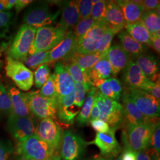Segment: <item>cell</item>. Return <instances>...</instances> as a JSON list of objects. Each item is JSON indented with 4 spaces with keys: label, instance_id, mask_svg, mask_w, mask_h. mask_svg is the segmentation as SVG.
<instances>
[{
    "label": "cell",
    "instance_id": "obj_1",
    "mask_svg": "<svg viewBox=\"0 0 160 160\" xmlns=\"http://www.w3.org/2000/svg\"><path fill=\"white\" fill-rule=\"evenodd\" d=\"M157 120H149L137 125H125L122 140L124 148L139 152L145 151L151 145L154 123Z\"/></svg>",
    "mask_w": 160,
    "mask_h": 160
},
{
    "label": "cell",
    "instance_id": "obj_2",
    "mask_svg": "<svg viewBox=\"0 0 160 160\" xmlns=\"http://www.w3.org/2000/svg\"><path fill=\"white\" fill-rule=\"evenodd\" d=\"M68 32L67 29L59 24L56 27L47 26L38 28L28 56L39 52L51 51L63 40Z\"/></svg>",
    "mask_w": 160,
    "mask_h": 160
},
{
    "label": "cell",
    "instance_id": "obj_3",
    "mask_svg": "<svg viewBox=\"0 0 160 160\" xmlns=\"http://www.w3.org/2000/svg\"><path fill=\"white\" fill-rule=\"evenodd\" d=\"M94 102L100 111L99 119L108 124L110 129L116 131L123 126L124 115L122 104L106 97L97 90Z\"/></svg>",
    "mask_w": 160,
    "mask_h": 160
},
{
    "label": "cell",
    "instance_id": "obj_4",
    "mask_svg": "<svg viewBox=\"0 0 160 160\" xmlns=\"http://www.w3.org/2000/svg\"><path fill=\"white\" fill-rule=\"evenodd\" d=\"M36 29L28 24H23L7 51V57L23 62L28 57L29 50L33 43Z\"/></svg>",
    "mask_w": 160,
    "mask_h": 160
},
{
    "label": "cell",
    "instance_id": "obj_5",
    "mask_svg": "<svg viewBox=\"0 0 160 160\" xmlns=\"http://www.w3.org/2000/svg\"><path fill=\"white\" fill-rule=\"evenodd\" d=\"M17 152L19 154L31 160H50L54 155L55 150L36 134L25 141L18 142Z\"/></svg>",
    "mask_w": 160,
    "mask_h": 160
},
{
    "label": "cell",
    "instance_id": "obj_6",
    "mask_svg": "<svg viewBox=\"0 0 160 160\" xmlns=\"http://www.w3.org/2000/svg\"><path fill=\"white\" fill-rule=\"evenodd\" d=\"M30 112L38 119H55L58 109L57 99L43 97L39 92L24 93Z\"/></svg>",
    "mask_w": 160,
    "mask_h": 160
},
{
    "label": "cell",
    "instance_id": "obj_7",
    "mask_svg": "<svg viewBox=\"0 0 160 160\" xmlns=\"http://www.w3.org/2000/svg\"><path fill=\"white\" fill-rule=\"evenodd\" d=\"M108 28L105 20L97 22L82 38L77 40L75 53L83 55L96 52Z\"/></svg>",
    "mask_w": 160,
    "mask_h": 160
},
{
    "label": "cell",
    "instance_id": "obj_8",
    "mask_svg": "<svg viewBox=\"0 0 160 160\" xmlns=\"http://www.w3.org/2000/svg\"><path fill=\"white\" fill-rule=\"evenodd\" d=\"M6 75L11 78L19 89L29 91L34 83L33 72L20 61L7 58Z\"/></svg>",
    "mask_w": 160,
    "mask_h": 160
},
{
    "label": "cell",
    "instance_id": "obj_9",
    "mask_svg": "<svg viewBox=\"0 0 160 160\" xmlns=\"http://www.w3.org/2000/svg\"><path fill=\"white\" fill-rule=\"evenodd\" d=\"M60 13V10L52 12L46 3L40 4L29 8L24 15L23 22L24 24L38 29L55 23Z\"/></svg>",
    "mask_w": 160,
    "mask_h": 160
},
{
    "label": "cell",
    "instance_id": "obj_10",
    "mask_svg": "<svg viewBox=\"0 0 160 160\" xmlns=\"http://www.w3.org/2000/svg\"><path fill=\"white\" fill-rule=\"evenodd\" d=\"M130 97L141 113L148 120H157L160 116V100L141 90L128 89Z\"/></svg>",
    "mask_w": 160,
    "mask_h": 160
},
{
    "label": "cell",
    "instance_id": "obj_11",
    "mask_svg": "<svg viewBox=\"0 0 160 160\" xmlns=\"http://www.w3.org/2000/svg\"><path fill=\"white\" fill-rule=\"evenodd\" d=\"M88 142L72 130L63 132L61 157L63 160H78L83 155Z\"/></svg>",
    "mask_w": 160,
    "mask_h": 160
},
{
    "label": "cell",
    "instance_id": "obj_12",
    "mask_svg": "<svg viewBox=\"0 0 160 160\" xmlns=\"http://www.w3.org/2000/svg\"><path fill=\"white\" fill-rule=\"evenodd\" d=\"M8 131L18 142L35 134L36 127L32 117H18L10 114L7 122Z\"/></svg>",
    "mask_w": 160,
    "mask_h": 160
},
{
    "label": "cell",
    "instance_id": "obj_13",
    "mask_svg": "<svg viewBox=\"0 0 160 160\" xmlns=\"http://www.w3.org/2000/svg\"><path fill=\"white\" fill-rule=\"evenodd\" d=\"M63 131L51 118L43 119L36 128V133L40 139L50 145L55 151L59 148L62 142Z\"/></svg>",
    "mask_w": 160,
    "mask_h": 160
},
{
    "label": "cell",
    "instance_id": "obj_14",
    "mask_svg": "<svg viewBox=\"0 0 160 160\" xmlns=\"http://www.w3.org/2000/svg\"><path fill=\"white\" fill-rule=\"evenodd\" d=\"M116 131L113 129L105 133H97L94 139L88 142V145L97 146L101 154L109 157H113L120 153L121 147L115 137Z\"/></svg>",
    "mask_w": 160,
    "mask_h": 160
},
{
    "label": "cell",
    "instance_id": "obj_15",
    "mask_svg": "<svg viewBox=\"0 0 160 160\" xmlns=\"http://www.w3.org/2000/svg\"><path fill=\"white\" fill-rule=\"evenodd\" d=\"M77 39L73 31L69 30L65 38L49 53L48 63L60 59L67 60L71 57L76 50Z\"/></svg>",
    "mask_w": 160,
    "mask_h": 160
},
{
    "label": "cell",
    "instance_id": "obj_16",
    "mask_svg": "<svg viewBox=\"0 0 160 160\" xmlns=\"http://www.w3.org/2000/svg\"><path fill=\"white\" fill-rule=\"evenodd\" d=\"M122 80L124 86L127 89L142 90L149 80L134 61L131 59L123 70Z\"/></svg>",
    "mask_w": 160,
    "mask_h": 160
},
{
    "label": "cell",
    "instance_id": "obj_17",
    "mask_svg": "<svg viewBox=\"0 0 160 160\" xmlns=\"http://www.w3.org/2000/svg\"><path fill=\"white\" fill-rule=\"evenodd\" d=\"M122 107L124 115L125 125H137L149 121L138 110L132 101L128 89L125 88L122 92Z\"/></svg>",
    "mask_w": 160,
    "mask_h": 160
},
{
    "label": "cell",
    "instance_id": "obj_18",
    "mask_svg": "<svg viewBox=\"0 0 160 160\" xmlns=\"http://www.w3.org/2000/svg\"><path fill=\"white\" fill-rule=\"evenodd\" d=\"M57 116L59 121L65 125H72L75 117L79 113L80 108L74 104V92L67 96L58 98Z\"/></svg>",
    "mask_w": 160,
    "mask_h": 160
},
{
    "label": "cell",
    "instance_id": "obj_19",
    "mask_svg": "<svg viewBox=\"0 0 160 160\" xmlns=\"http://www.w3.org/2000/svg\"><path fill=\"white\" fill-rule=\"evenodd\" d=\"M54 74L56 78L58 98L67 96L74 92L75 82L62 62H58L55 64Z\"/></svg>",
    "mask_w": 160,
    "mask_h": 160
},
{
    "label": "cell",
    "instance_id": "obj_20",
    "mask_svg": "<svg viewBox=\"0 0 160 160\" xmlns=\"http://www.w3.org/2000/svg\"><path fill=\"white\" fill-rule=\"evenodd\" d=\"M106 57L112 67V74L116 77L123 70L131 59V55L120 45L114 44L106 53Z\"/></svg>",
    "mask_w": 160,
    "mask_h": 160
},
{
    "label": "cell",
    "instance_id": "obj_21",
    "mask_svg": "<svg viewBox=\"0 0 160 160\" xmlns=\"http://www.w3.org/2000/svg\"><path fill=\"white\" fill-rule=\"evenodd\" d=\"M132 60L137 63L149 80L154 82L160 81L158 64L154 55L144 52Z\"/></svg>",
    "mask_w": 160,
    "mask_h": 160
},
{
    "label": "cell",
    "instance_id": "obj_22",
    "mask_svg": "<svg viewBox=\"0 0 160 160\" xmlns=\"http://www.w3.org/2000/svg\"><path fill=\"white\" fill-rule=\"evenodd\" d=\"M105 21L116 34L125 28L126 23L120 7L115 1H107Z\"/></svg>",
    "mask_w": 160,
    "mask_h": 160
},
{
    "label": "cell",
    "instance_id": "obj_23",
    "mask_svg": "<svg viewBox=\"0 0 160 160\" xmlns=\"http://www.w3.org/2000/svg\"><path fill=\"white\" fill-rule=\"evenodd\" d=\"M62 16L59 25L71 30L80 20L78 1H65L62 3Z\"/></svg>",
    "mask_w": 160,
    "mask_h": 160
},
{
    "label": "cell",
    "instance_id": "obj_24",
    "mask_svg": "<svg viewBox=\"0 0 160 160\" xmlns=\"http://www.w3.org/2000/svg\"><path fill=\"white\" fill-rule=\"evenodd\" d=\"M7 91L12 102V114L18 117H32L24 93L14 86L9 87Z\"/></svg>",
    "mask_w": 160,
    "mask_h": 160
},
{
    "label": "cell",
    "instance_id": "obj_25",
    "mask_svg": "<svg viewBox=\"0 0 160 160\" xmlns=\"http://www.w3.org/2000/svg\"><path fill=\"white\" fill-rule=\"evenodd\" d=\"M122 10L126 24H134L140 21L141 17L145 10L141 3L135 2L133 0L115 1Z\"/></svg>",
    "mask_w": 160,
    "mask_h": 160
},
{
    "label": "cell",
    "instance_id": "obj_26",
    "mask_svg": "<svg viewBox=\"0 0 160 160\" xmlns=\"http://www.w3.org/2000/svg\"><path fill=\"white\" fill-rule=\"evenodd\" d=\"M112 74V67L106 55L97 62L88 73L92 85L97 88Z\"/></svg>",
    "mask_w": 160,
    "mask_h": 160
},
{
    "label": "cell",
    "instance_id": "obj_27",
    "mask_svg": "<svg viewBox=\"0 0 160 160\" xmlns=\"http://www.w3.org/2000/svg\"><path fill=\"white\" fill-rule=\"evenodd\" d=\"M118 38L121 43V46L131 57V59L137 57L146 51L148 47L142 45L132 38L126 30H122L118 33Z\"/></svg>",
    "mask_w": 160,
    "mask_h": 160
},
{
    "label": "cell",
    "instance_id": "obj_28",
    "mask_svg": "<svg viewBox=\"0 0 160 160\" xmlns=\"http://www.w3.org/2000/svg\"><path fill=\"white\" fill-rule=\"evenodd\" d=\"M104 56L106 55H103L97 52L83 55L75 53L68 59L64 61L74 62L80 67L82 71L88 74L93 67Z\"/></svg>",
    "mask_w": 160,
    "mask_h": 160
},
{
    "label": "cell",
    "instance_id": "obj_29",
    "mask_svg": "<svg viewBox=\"0 0 160 160\" xmlns=\"http://www.w3.org/2000/svg\"><path fill=\"white\" fill-rule=\"evenodd\" d=\"M126 31L138 42L147 46H151V36L147 29L140 21L134 24H126Z\"/></svg>",
    "mask_w": 160,
    "mask_h": 160
},
{
    "label": "cell",
    "instance_id": "obj_30",
    "mask_svg": "<svg viewBox=\"0 0 160 160\" xmlns=\"http://www.w3.org/2000/svg\"><path fill=\"white\" fill-rule=\"evenodd\" d=\"M65 62L62 63L75 83L82 84L87 92L94 87L88 74L82 71L76 63L69 61H65Z\"/></svg>",
    "mask_w": 160,
    "mask_h": 160
},
{
    "label": "cell",
    "instance_id": "obj_31",
    "mask_svg": "<svg viewBox=\"0 0 160 160\" xmlns=\"http://www.w3.org/2000/svg\"><path fill=\"white\" fill-rule=\"evenodd\" d=\"M97 90V88L92 87L87 92V96L86 97L82 106V109L80 110L79 114L76 119L77 122L81 126L87 125L89 122L90 114L92 111L94 98Z\"/></svg>",
    "mask_w": 160,
    "mask_h": 160
},
{
    "label": "cell",
    "instance_id": "obj_32",
    "mask_svg": "<svg viewBox=\"0 0 160 160\" xmlns=\"http://www.w3.org/2000/svg\"><path fill=\"white\" fill-rule=\"evenodd\" d=\"M140 22L143 24L151 34L160 36V18L154 11L145 10Z\"/></svg>",
    "mask_w": 160,
    "mask_h": 160
},
{
    "label": "cell",
    "instance_id": "obj_33",
    "mask_svg": "<svg viewBox=\"0 0 160 160\" xmlns=\"http://www.w3.org/2000/svg\"><path fill=\"white\" fill-rule=\"evenodd\" d=\"M50 51L39 52L32 55H29L23 62L29 68L35 69L43 64L48 63V58Z\"/></svg>",
    "mask_w": 160,
    "mask_h": 160
},
{
    "label": "cell",
    "instance_id": "obj_34",
    "mask_svg": "<svg viewBox=\"0 0 160 160\" xmlns=\"http://www.w3.org/2000/svg\"><path fill=\"white\" fill-rule=\"evenodd\" d=\"M39 92L43 97L52 99H58L56 78L54 73L50 75L44 85L40 88Z\"/></svg>",
    "mask_w": 160,
    "mask_h": 160
},
{
    "label": "cell",
    "instance_id": "obj_35",
    "mask_svg": "<svg viewBox=\"0 0 160 160\" xmlns=\"http://www.w3.org/2000/svg\"><path fill=\"white\" fill-rule=\"evenodd\" d=\"M50 68L47 64H43L39 66L34 72V81L35 86L40 88L48 80L50 77Z\"/></svg>",
    "mask_w": 160,
    "mask_h": 160
},
{
    "label": "cell",
    "instance_id": "obj_36",
    "mask_svg": "<svg viewBox=\"0 0 160 160\" xmlns=\"http://www.w3.org/2000/svg\"><path fill=\"white\" fill-rule=\"evenodd\" d=\"M96 23L92 17L80 20L74 28V33L77 40L82 38L86 33Z\"/></svg>",
    "mask_w": 160,
    "mask_h": 160
},
{
    "label": "cell",
    "instance_id": "obj_37",
    "mask_svg": "<svg viewBox=\"0 0 160 160\" xmlns=\"http://www.w3.org/2000/svg\"><path fill=\"white\" fill-rule=\"evenodd\" d=\"M0 112L5 114H11L12 106L10 97L7 90L0 82Z\"/></svg>",
    "mask_w": 160,
    "mask_h": 160
},
{
    "label": "cell",
    "instance_id": "obj_38",
    "mask_svg": "<svg viewBox=\"0 0 160 160\" xmlns=\"http://www.w3.org/2000/svg\"><path fill=\"white\" fill-rule=\"evenodd\" d=\"M106 2L107 1L98 0L97 2L93 4L91 17L95 22H97L105 20Z\"/></svg>",
    "mask_w": 160,
    "mask_h": 160
},
{
    "label": "cell",
    "instance_id": "obj_39",
    "mask_svg": "<svg viewBox=\"0 0 160 160\" xmlns=\"http://www.w3.org/2000/svg\"><path fill=\"white\" fill-rule=\"evenodd\" d=\"M115 34L116 33L112 29H110L109 27L108 28L103 35L102 43L98 49L97 52L102 54L103 55H106L107 52L111 47V43Z\"/></svg>",
    "mask_w": 160,
    "mask_h": 160
},
{
    "label": "cell",
    "instance_id": "obj_40",
    "mask_svg": "<svg viewBox=\"0 0 160 160\" xmlns=\"http://www.w3.org/2000/svg\"><path fill=\"white\" fill-rule=\"evenodd\" d=\"M151 144L154 148V153L160 155V121L157 120L154 123L153 131L151 137Z\"/></svg>",
    "mask_w": 160,
    "mask_h": 160
},
{
    "label": "cell",
    "instance_id": "obj_41",
    "mask_svg": "<svg viewBox=\"0 0 160 160\" xmlns=\"http://www.w3.org/2000/svg\"><path fill=\"white\" fill-rule=\"evenodd\" d=\"M87 90L84 86L80 83H75L74 90V104L78 108H81L86 98Z\"/></svg>",
    "mask_w": 160,
    "mask_h": 160
},
{
    "label": "cell",
    "instance_id": "obj_42",
    "mask_svg": "<svg viewBox=\"0 0 160 160\" xmlns=\"http://www.w3.org/2000/svg\"><path fill=\"white\" fill-rule=\"evenodd\" d=\"M78 10L80 13V20L91 17L93 3L91 0L78 1Z\"/></svg>",
    "mask_w": 160,
    "mask_h": 160
},
{
    "label": "cell",
    "instance_id": "obj_43",
    "mask_svg": "<svg viewBox=\"0 0 160 160\" xmlns=\"http://www.w3.org/2000/svg\"><path fill=\"white\" fill-rule=\"evenodd\" d=\"M143 91L147 92L157 100H160V81L152 82L148 80L143 87Z\"/></svg>",
    "mask_w": 160,
    "mask_h": 160
},
{
    "label": "cell",
    "instance_id": "obj_44",
    "mask_svg": "<svg viewBox=\"0 0 160 160\" xmlns=\"http://www.w3.org/2000/svg\"><path fill=\"white\" fill-rule=\"evenodd\" d=\"M13 151V147L10 142L0 141V160H9Z\"/></svg>",
    "mask_w": 160,
    "mask_h": 160
},
{
    "label": "cell",
    "instance_id": "obj_45",
    "mask_svg": "<svg viewBox=\"0 0 160 160\" xmlns=\"http://www.w3.org/2000/svg\"><path fill=\"white\" fill-rule=\"evenodd\" d=\"M109 84L114 92V95L116 97L117 101L119 102L120 100L121 94L123 92V88L122 83L120 81L114 77H110L109 78Z\"/></svg>",
    "mask_w": 160,
    "mask_h": 160
},
{
    "label": "cell",
    "instance_id": "obj_46",
    "mask_svg": "<svg viewBox=\"0 0 160 160\" xmlns=\"http://www.w3.org/2000/svg\"><path fill=\"white\" fill-rule=\"evenodd\" d=\"M97 88L99 89V92H100L103 96L109 97L110 98H112L115 101L118 102L116 97L114 95V92L112 91L109 84V79L105 80L103 84L98 86Z\"/></svg>",
    "mask_w": 160,
    "mask_h": 160
},
{
    "label": "cell",
    "instance_id": "obj_47",
    "mask_svg": "<svg viewBox=\"0 0 160 160\" xmlns=\"http://www.w3.org/2000/svg\"><path fill=\"white\" fill-rule=\"evenodd\" d=\"M92 128L98 133H105L109 131L110 127L108 124L99 119H94L90 122Z\"/></svg>",
    "mask_w": 160,
    "mask_h": 160
},
{
    "label": "cell",
    "instance_id": "obj_48",
    "mask_svg": "<svg viewBox=\"0 0 160 160\" xmlns=\"http://www.w3.org/2000/svg\"><path fill=\"white\" fill-rule=\"evenodd\" d=\"M12 16L11 12H0V28H6L9 25Z\"/></svg>",
    "mask_w": 160,
    "mask_h": 160
},
{
    "label": "cell",
    "instance_id": "obj_49",
    "mask_svg": "<svg viewBox=\"0 0 160 160\" xmlns=\"http://www.w3.org/2000/svg\"><path fill=\"white\" fill-rule=\"evenodd\" d=\"M159 0H144L142 1V5L145 10L154 11L158 6H160Z\"/></svg>",
    "mask_w": 160,
    "mask_h": 160
},
{
    "label": "cell",
    "instance_id": "obj_50",
    "mask_svg": "<svg viewBox=\"0 0 160 160\" xmlns=\"http://www.w3.org/2000/svg\"><path fill=\"white\" fill-rule=\"evenodd\" d=\"M137 152L131 149L124 148L121 155L122 160H137Z\"/></svg>",
    "mask_w": 160,
    "mask_h": 160
},
{
    "label": "cell",
    "instance_id": "obj_51",
    "mask_svg": "<svg viewBox=\"0 0 160 160\" xmlns=\"http://www.w3.org/2000/svg\"><path fill=\"white\" fill-rule=\"evenodd\" d=\"M32 2L33 1H30V0H16V4L14 6L16 12L17 13L20 12L23 8L29 6V4Z\"/></svg>",
    "mask_w": 160,
    "mask_h": 160
},
{
    "label": "cell",
    "instance_id": "obj_52",
    "mask_svg": "<svg viewBox=\"0 0 160 160\" xmlns=\"http://www.w3.org/2000/svg\"><path fill=\"white\" fill-rule=\"evenodd\" d=\"M151 46L154 49L157 53H160V36L155 34H151Z\"/></svg>",
    "mask_w": 160,
    "mask_h": 160
},
{
    "label": "cell",
    "instance_id": "obj_53",
    "mask_svg": "<svg viewBox=\"0 0 160 160\" xmlns=\"http://www.w3.org/2000/svg\"><path fill=\"white\" fill-rule=\"evenodd\" d=\"M100 116V111L98 108L97 107V104L94 102H93V105L92 108V111L90 114V118H89V122L90 121L94 119H97L99 118Z\"/></svg>",
    "mask_w": 160,
    "mask_h": 160
},
{
    "label": "cell",
    "instance_id": "obj_54",
    "mask_svg": "<svg viewBox=\"0 0 160 160\" xmlns=\"http://www.w3.org/2000/svg\"><path fill=\"white\" fill-rule=\"evenodd\" d=\"M5 10H10L15 6L16 0H1Z\"/></svg>",
    "mask_w": 160,
    "mask_h": 160
},
{
    "label": "cell",
    "instance_id": "obj_55",
    "mask_svg": "<svg viewBox=\"0 0 160 160\" xmlns=\"http://www.w3.org/2000/svg\"><path fill=\"white\" fill-rule=\"evenodd\" d=\"M137 160H151V157L148 152L142 151L137 153Z\"/></svg>",
    "mask_w": 160,
    "mask_h": 160
},
{
    "label": "cell",
    "instance_id": "obj_56",
    "mask_svg": "<svg viewBox=\"0 0 160 160\" xmlns=\"http://www.w3.org/2000/svg\"><path fill=\"white\" fill-rule=\"evenodd\" d=\"M152 158L151 160H160V155H151Z\"/></svg>",
    "mask_w": 160,
    "mask_h": 160
},
{
    "label": "cell",
    "instance_id": "obj_57",
    "mask_svg": "<svg viewBox=\"0 0 160 160\" xmlns=\"http://www.w3.org/2000/svg\"><path fill=\"white\" fill-rule=\"evenodd\" d=\"M52 160H61V157L59 155H53Z\"/></svg>",
    "mask_w": 160,
    "mask_h": 160
},
{
    "label": "cell",
    "instance_id": "obj_58",
    "mask_svg": "<svg viewBox=\"0 0 160 160\" xmlns=\"http://www.w3.org/2000/svg\"><path fill=\"white\" fill-rule=\"evenodd\" d=\"M6 12V11L5 10V9H4V6L2 5L1 1H0V12Z\"/></svg>",
    "mask_w": 160,
    "mask_h": 160
},
{
    "label": "cell",
    "instance_id": "obj_59",
    "mask_svg": "<svg viewBox=\"0 0 160 160\" xmlns=\"http://www.w3.org/2000/svg\"><path fill=\"white\" fill-rule=\"evenodd\" d=\"M18 160H31L29 159V158H26V157H24L23 155H22Z\"/></svg>",
    "mask_w": 160,
    "mask_h": 160
},
{
    "label": "cell",
    "instance_id": "obj_60",
    "mask_svg": "<svg viewBox=\"0 0 160 160\" xmlns=\"http://www.w3.org/2000/svg\"><path fill=\"white\" fill-rule=\"evenodd\" d=\"M98 160H110L109 159H107V158H103L102 157H98Z\"/></svg>",
    "mask_w": 160,
    "mask_h": 160
},
{
    "label": "cell",
    "instance_id": "obj_61",
    "mask_svg": "<svg viewBox=\"0 0 160 160\" xmlns=\"http://www.w3.org/2000/svg\"><path fill=\"white\" fill-rule=\"evenodd\" d=\"M115 160H122V157H121V155H119L116 159Z\"/></svg>",
    "mask_w": 160,
    "mask_h": 160
},
{
    "label": "cell",
    "instance_id": "obj_62",
    "mask_svg": "<svg viewBox=\"0 0 160 160\" xmlns=\"http://www.w3.org/2000/svg\"><path fill=\"white\" fill-rule=\"evenodd\" d=\"M90 160H98V157H95L94 158L90 159Z\"/></svg>",
    "mask_w": 160,
    "mask_h": 160
},
{
    "label": "cell",
    "instance_id": "obj_63",
    "mask_svg": "<svg viewBox=\"0 0 160 160\" xmlns=\"http://www.w3.org/2000/svg\"><path fill=\"white\" fill-rule=\"evenodd\" d=\"M1 65H2V63H1V62L0 61V68H1Z\"/></svg>",
    "mask_w": 160,
    "mask_h": 160
},
{
    "label": "cell",
    "instance_id": "obj_64",
    "mask_svg": "<svg viewBox=\"0 0 160 160\" xmlns=\"http://www.w3.org/2000/svg\"><path fill=\"white\" fill-rule=\"evenodd\" d=\"M52 159H51V160H52Z\"/></svg>",
    "mask_w": 160,
    "mask_h": 160
}]
</instances>
